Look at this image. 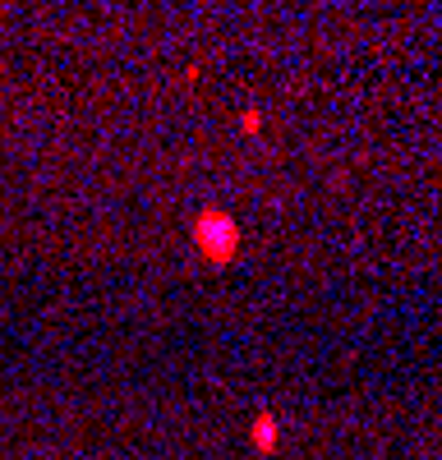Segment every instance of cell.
Wrapping results in <instances>:
<instances>
[{
	"label": "cell",
	"instance_id": "6da1fadb",
	"mask_svg": "<svg viewBox=\"0 0 442 460\" xmlns=\"http://www.w3.org/2000/svg\"><path fill=\"white\" fill-rule=\"evenodd\" d=\"M194 244H199V253L208 258V262H231L235 253H240V226L226 217V212H203L199 221H194Z\"/></svg>",
	"mask_w": 442,
	"mask_h": 460
},
{
	"label": "cell",
	"instance_id": "7a4b0ae2",
	"mask_svg": "<svg viewBox=\"0 0 442 460\" xmlns=\"http://www.w3.org/2000/svg\"><path fill=\"white\" fill-rule=\"evenodd\" d=\"M253 447L263 451V456L277 451V419H272V414H258V419H253Z\"/></svg>",
	"mask_w": 442,
	"mask_h": 460
}]
</instances>
